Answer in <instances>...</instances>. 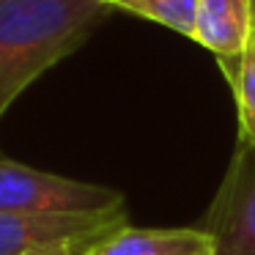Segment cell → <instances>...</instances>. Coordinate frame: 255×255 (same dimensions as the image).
Returning <instances> with one entry per match:
<instances>
[{
	"instance_id": "6da1fadb",
	"label": "cell",
	"mask_w": 255,
	"mask_h": 255,
	"mask_svg": "<svg viewBox=\"0 0 255 255\" xmlns=\"http://www.w3.org/2000/svg\"><path fill=\"white\" fill-rule=\"evenodd\" d=\"M107 11L94 0H0V118L41 74L83 47Z\"/></svg>"
},
{
	"instance_id": "7a4b0ae2",
	"label": "cell",
	"mask_w": 255,
	"mask_h": 255,
	"mask_svg": "<svg viewBox=\"0 0 255 255\" xmlns=\"http://www.w3.org/2000/svg\"><path fill=\"white\" fill-rule=\"evenodd\" d=\"M0 211L6 214H127L118 189L55 176L0 156Z\"/></svg>"
},
{
	"instance_id": "3957f363",
	"label": "cell",
	"mask_w": 255,
	"mask_h": 255,
	"mask_svg": "<svg viewBox=\"0 0 255 255\" xmlns=\"http://www.w3.org/2000/svg\"><path fill=\"white\" fill-rule=\"evenodd\" d=\"M203 231L211 255H255V145L239 140Z\"/></svg>"
},
{
	"instance_id": "277c9868",
	"label": "cell",
	"mask_w": 255,
	"mask_h": 255,
	"mask_svg": "<svg viewBox=\"0 0 255 255\" xmlns=\"http://www.w3.org/2000/svg\"><path fill=\"white\" fill-rule=\"evenodd\" d=\"M127 222V214H6L0 211V255H28L39 247H85Z\"/></svg>"
},
{
	"instance_id": "5b68a950",
	"label": "cell",
	"mask_w": 255,
	"mask_h": 255,
	"mask_svg": "<svg viewBox=\"0 0 255 255\" xmlns=\"http://www.w3.org/2000/svg\"><path fill=\"white\" fill-rule=\"evenodd\" d=\"M77 255H211L203 228H134L129 222L85 244Z\"/></svg>"
},
{
	"instance_id": "8992f818",
	"label": "cell",
	"mask_w": 255,
	"mask_h": 255,
	"mask_svg": "<svg viewBox=\"0 0 255 255\" xmlns=\"http://www.w3.org/2000/svg\"><path fill=\"white\" fill-rule=\"evenodd\" d=\"M255 19L250 0H198L195 36L200 47L211 50L220 61H236L247 50Z\"/></svg>"
},
{
	"instance_id": "52a82bcc",
	"label": "cell",
	"mask_w": 255,
	"mask_h": 255,
	"mask_svg": "<svg viewBox=\"0 0 255 255\" xmlns=\"http://www.w3.org/2000/svg\"><path fill=\"white\" fill-rule=\"evenodd\" d=\"M225 77L236 96L239 110V140L255 145V28L250 36L247 50L236 61H220Z\"/></svg>"
},
{
	"instance_id": "ba28073f",
	"label": "cell",
	"mask_w": 255,
	"mask_h": 255,
	"mask_svg": "<svg viewBox=\"0 0 255 255\" xmlns=\"http://www.w3.org/2000/svg\"><path fill=\"white\" fill-rule=\"evenodd\" d=\"M113 6L132 11L143 19H151V22H159L187 39L195 36L198 0H113Z\"/></svg>"
},
{
	"instance_id": "9c48e42d",
	"label": "cell",
	"mask_w": 255,
	"mask_h": 255,
	"mask_svg": "<svg viewBox=\"0 0 255 255\" xmlns=\"http://www.w3.org/2000/svg\"><path fill=\"white\" fill-rule=\"evenodd\" d=\"M28 255H77V247H66V244H58V247H39V250H30Z\"/></svg>"
},
{
	"instance_id": "30bf717a",
	"label": "cell",
	"mask_w": 255,
	"mask_h": 255,
	"mask_svg": "<svg viewBox=\"0 0 255 255\" xmlns=\"http://www.w3.org/2000/svg\"><path fill=\"white\" fill-rule=\"evenodd\" d=\"M94 3H105V6H110V8H113V0H94Z\"/></svg>"
},
{
	"instance_id": "8fae6325",
	"label": "cell",
	"mask_w": 255,
	"mask_h": 255,
	"mask_svg": "<svg viewBox=\"0 0 255 255\" xmlns=\"http://www.w3.org/2000/svg\"><path fill=\"white\" fill-rule=\"evenodd\" d=\"M250 8H253V19H255V0H250Z\"/></svg>"
}]
</instances>
